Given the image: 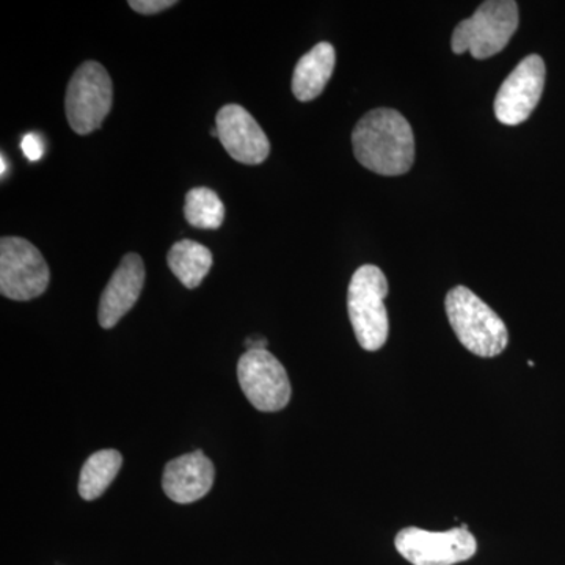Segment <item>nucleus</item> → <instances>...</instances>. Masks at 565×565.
I'll return each mask as SVG.
<instances>
[{
  "label": "nucleus",
  "instance_id": "1",
  "mask_svg": "<svg viewBox=\"0 0 565 565\" xmlns=\"http://www.w3.org/2000/svg\"><path fill=\"white\" fill-rule=\"evenodd\" d=\"M353 154L364 169L384 177L407 173L415 162V137L411 122L394 109H375L356 122Z\"/></svg>",
  "mask_w": 565,
  "mask_h": 565
},
{
  "label": "nucleus",
  "instance_id": "2",
  "mask_svg": "<svg viewBox=\"0 0 565 565\" xmlns=\"http://www.w3.org/2000/svg\"><path fill=\"white\" fill-rule=\"evenodd\" d=\"M445 307L457 340L475 355L492 359L508 348L509 332L503 319L470 289L452 288Z\"/></svg>",
  "mask_w": 565,
  "mask_h": 565
},
{
  "label": "nucleus",
  "instance_id": "3",
  "mask_svg": "<svg viewBox=\"0 0 565 565\" xmlns=\"http://www.w3.org/2000/svg\"><path fill=\"white\" fill-rule=\"evenodd\" d=\"M386 296H388V281L377 266L366 264L359 267L352 275L348 291L349 318H351L356 341L364 351H379L388 340Z\"/></svg>",
  "mask_w": 565,
  "mask_h": 565
},
{
  "label": "nucleus",
  "instance_id": "4",
  "mask_svg": "<svg viewBox=\"0 0 565 565\" xmlns=\"http://www.w3.org/2000/svg\"><path fill=\"white\" fill-rule=\"evenodd\" d=\"M519 28V6L514 0H487L473 17L460 21L452 33L451 50L470 52L478 61L493 57L508 46Z\"/></svg>",
  "mask_w": 565,
  "mask_h": 565
},
{
  "label": "nucleus",
  "instance_id": "5",
  "mask_svg": "<svg viewBox=\"0 0 565 565\" xmlns=\"http://www.w3.org/2000/svg\"><path fill=\"white\" fill-rule=\"evenodd\" d=\"M114 103V85L102 63H82L66 88L65 110L71 129L79 136L98 131Z\"/></svg>",
  "mask_w": 565,
  "mask_h": 565
},
{
  "label": "nucleus",
  "instance_id": "6",
  "mask_svg": "<svg viewBox=\"0 0 565 565\" xmlns=\"http://www.w3.org/2000/svg\"><path fill=\"white\" fill-rule=\"evenodd\" d=\"M50 267L28 239L6 236L0 241V292L18 302L36 299L50 286Z\"/></svg>",
  "mask_w": 565,
  "mask_h": 565
},
{
  "label": "nucleus",
  "instance_id": "7",
  "mask_svg": "<svg viewBox=\"0 0 565 565\" xmlns=\"http://www.w3.org/2000/svg\"><path fill=\"white\" fill-rule=\"evenodd\" d=\"M237 379L248 403L259 412L282 411L291 401L285 366L266 349H252L237 363Z\"/></svg>",
  "mask_w": 565,
  "mask_h": 565
},
{
  "label": "nucleus",
  "instance_id": "8",
  "mask_svg": "<svg viewBox=\"0 0 565 565\" xmlns=\"http://www.w3.org/2000/svg\"><path fill=\"white\" fill-rule=\"evenodd\" d=\"M397 552L414 565H455L476 555L475 535L463 527H452L444 533L405 527L394 539Z\"/></svg>",
  "mask_w": 565,
  "mask_h": 565
},
{
  "label": "nucleus",
  "instance_id": "9",
  "mask_svg": "<svg viewBox=\"0 0 565 565\" xmlns=\"http://www.w3.org/2000/svg\"><path fill=\"white\" fill-rule=\"evenodd\" d=\"M545 62L531 54L509 74L494 98V117L505 126H516L531 117L545 87Z\"/></svg>",
  "mask_w": 565,
  "mask_h": 565
},
{
  "label": "nucleus",
  "instance_id": "10",
  "mask_svg": "<svg viewBox=\"0 0 565 565\" xmlns=\"http://www.w3.org/2000/svg\"><path fill=\"white\" fill-rule=\"evenodd\" d=\"M217 137L234 161L259 166L270 152V141L262 126L239 104H226L215 118Z\"/></svg>",
  "mask_w": 565,
  "mask_h": 565
},
{
  "label": "nucleus",
  "instance_id": "11",
  "mask_svg": "<svg viewBox=\"0 0 565 565\" xmlns=\"http://www.w3.org/2000/svg\"><path fill=\"white\" fill-rule=\"evenodd\" d=\"M145 277L147 274L140 256L128 253L111 275L99 300L98 321L103 329H114L132 310L143 289Z\"/></svg>",
  "mask_w": 565,
  "mask_h": 565
},
{
  "label": "nucleus",
  "instance_id": "12",
  "mask_svg": "<svg viewBox=\"0 0 565 565\" xmlns=\"http://www.w3.org/2000/svg\"><path fill=\"white\" fill-rule=\"evenodd\" d=\"M215 468L203 451L177 457L167 463L162 476L163 492L174 503L191 504L206 497L214 484Z\"/></svg>",
  "mask_w": 565,
  "mask_h": 565
},
{
  "label": "nucleus",
  "instance_id": "13",
  "mask_svg": "<svg viewBox=\"0 0 565 565\" xmlns=\"http://www.w3.org/2000/svg\"><path fill=\"white\" fill-rule=\"evenodd\" d=\"M337 65V52L332 44L322 41L307 52L294 68L292 93L299 102H313L322 95Z\"/></svg>",
  "mask_w": 565,
  "mask_h": 565
},
{
  "label": "nucleus",
  "instance_id": "14",
  "mask_svg": "<svg viewBox=\"0 0 565 565\" xmlns=\"http://www.w3.org/2000/svg\"><path fill=\"white\" fill-rule=\"evenodd\" d=\"M170 270L188 289L202 285L212 267V253L204 245L191 239H182L170 248L167 256Z\"/></svg>",
  "mask_w": 565,
  "mask_h": 565
},
{
  "label": "nucleus",
  "instance_id": "15",
  "mask_svg": "<svg viewBox=\"0 0 565 565\" xmlns=\"http://www.w3.org/2000/svg\"><path fill=\"white\" fill-rule=\"evenodd\" d=\"M121 465L122 456L117 449H103L88 457L81 470V497L85 501L98 500L120 473Z\"/></svg>",
  "mask_w": 565,
  "mask_h": 565
},
{
  "label": "nucleus",
  "instance_id": "16",
  "mask_svg": "<svg viewBox=\"0 0 565 565\" xmlns=\"http://www.w3.org/2000/svg\"><path fill=\"white\" fill-rule=\"evenodd\" d=\"M185 221L199 230H218L225 218L221 196L210 188H195L185 195Z\"/></svg>",
  "mask_w": 565,
  "mask_h": 565
},
{
  "label": "nucleus",
  "instance_id": "17",
  "mask_svg": "<svg viewBox=\"0 0 565 565\" xmlns=\"http://www.w3.org/2000/svg\"><path fill=\"white\" fill-rule=\"evenodd\" d=\"M177 3L174 0H131L129 7L140 14H158L172 9Z\"/></svg>",
  "mask_w": 565,
  "mask_h": 565
},
{
  "label": "nucleus",
  "instance_id": "18",
  "mask_svg": "<svg viewBox=\"0 0 565 565\" xmlns=\"http://www.w3.org/2000/svg\"><path fill=\"white\" fill-rule=\"evenodd\" d=\"M21 150L24 152L25 158L29 161L36 162L43 158L44 154V141L41 139L39 134L29 132L22 137L21 140Z\"/></svg>",
  "mask_w": 565,
  "mask_h": 565
},
{
  "label": "nucleus",
  "instance_id": "19",
  "mask_svg": "<svg viewBox=\"0 0 565 565\" xmlns=\"http://www.w3.org/2000/svg\"><path fill=\"white\" fill-rule=\"evenodd\" d=\"M245 344L248 345V351H252V349H266L267 341L264 340V338H256V340H247L245 341Z\"/></svg>",
  "mask_w": 565,
  "mask_h": 565
},
{
  "label": "nucleus",
  "instance_id": "20",
  "mask_svg": "<svg viewBox=\"0 0 565 565\" xmlns=\"http://www.w3.org/2000/svg\"><path fill=\"white\" fill-rule=\"evenodd\" d=\"M0 162H2V170H0V173H2V178L6 177V172H7V166H6V156H0Z\"/></svg>",
  "mask_w": 565,
  "mask_h": 565
}]
</instances>
